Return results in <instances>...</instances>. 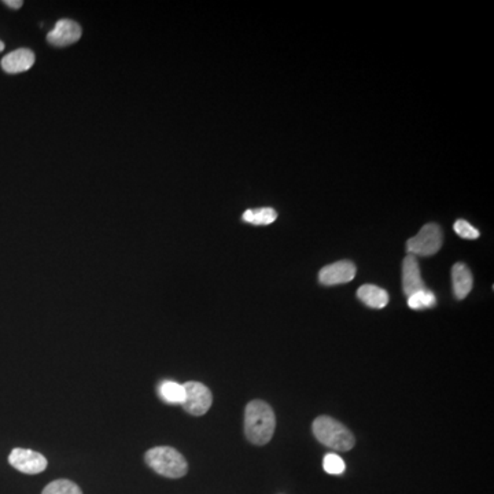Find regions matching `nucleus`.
Masks as SVG:
<instances>
[{"instance_id":"f257e3e1","label":"nucleus","mask_w":494,"mask_h":494,"mask_svg":"<svg viewBox=\"0 0 494 494\" xmlns=\"http://www.w3.org/2000/svg\"><path fill=\"white\" fill-rule=\"evenodd\" d=\"M276 418L274 409L261 400H254L247 404L245 411V434L246 438L263 446L268 444L275 433Z\"/></svg>"},{"instance_id":"f03ea898","label":"nucleus","mask_w":494,"mask_h":494,"mask_svg":"<svg viewBox=\"0 0 494 494\" xmlns=\"http://www.w3.org/2000/svg\"><path fill=\"white\" fill-rule=\"evenodd\" d=\"M312 430L320 444L333 451L347 452L354 446L356 440L351 431L329 416H319L313 422Z\"/></svg>"},{"instance_id":"7ed1b4c3","label":"nucleus","mask_w":494,"mask_h":494,"mask_svg":"<svg viewBox=\"0 0 494 494\" xmlns=\"http://www.w3.org/2000/svg\"><path fill=\"white\" fill-rule=\"evenodd\" d=\"M146 463L157 474L177 480L187 474L188 464L183 455L170 446H157L145 455Z\"/></svg>"},{"instance_id":"20e7f679","label":"nucleus","mask_w":494,"mask_h":494,"mask_svg":"<svg viewBox=\"0 0 494 494\" xmlns=\"http://www.w3.org/2000/svg\"><path fill=\"white\" fill-rule=\"evenodd\" d=\"M442 242L444 238L440 225L430 223L423 225L419 234L406 242V251L415 257H429L442 247Z\"/></svg>"},{"instance_id":"39448f33","label":"nucleus","mask_w":494,"mask_h":494,"mask_svg":"<svg viewBox=\"0 0 494 494\" xmlns=\"http://www.w3.org/2000/svg\"><path fill=\"white\" fill-rule=\"evenodd\" d=\"M184 387V401H183V408L194 416H202L205 415L213 402V395L212 391L199 382H187L183 384Z\"/></svg>"},{"instance_id":"423d86ee","label":"nucleus","mask_w":494,"mask_h":494,"mask_svg":"<svg viewBox=\"0 0 494 494\" xmlns=\"http://www.w3.org/2000/svg\"><path fill=\"white\" fill-rule=\"evenodd\" d=\"M8 463L19 473L34 475L40 474L47 469V459L34 451L15 448L8 456Z\"/></svg>"},{"instance_id":"0eeeda50","label":"nucleus","mask_w":494,"mask_h":494,"mask_svg":"<svg viewBox=\"0 0 494 494\" xmlns=\"http://www.w3.org/2000/svg\"><path fill=\"white\" fill-rule=\"evenodd\" d=\"M356 272V265L351 261L342 260L322 268L319 272V282L325 286L344 285L354 279Z\"/></svg>"},{"instance_id":"6e6552de","label":"nucleus","mask_w":494,"mask_h":494,"mask_svg":"<svg viewBox=\"0 0 494 494\" xmlns=\"http://www.w3.org/2000/svg\"><path fill=\"white\" fill-rule=\"evenodd\" d=\"M81 33L83 30L77 22L72 19H59L54 29L47 34V40L55 47H66L79 41Z\"/></svg>"},{"instance_id":"1a4fd4ad","label":"nucleus","mask_w":494,"mask_h":494,"mask_svg":"<svg viewBox=\"0 0 494 494\" xmlns=\"http://www.w3.org/2000/svg\"><path fill=\"white\" fill-rule=\"evenodd\" d=\"M402 287L406 297L426 289L420 275L418 258L411 254H408L402 263Z\"/></svg>"},{"instance_id":"9d476101","label":"nucleus","mask_w":494,"mask_h":494,"mask_svg":"<svg viewBox=\"0 0 494 494\" xmlns=\"http://www.w3.org/2000/svg\"><path fill=\"white\" fill-rule=\"evenodd\" d=\"M34 63V54L28 48H19L7 54L1 59V68L6 73L15 74L29 70Z\"/></svg>"},{"instance_id":"9b49d317","label":"nucleus","mask_w":494,"mask_h":494,"mask_svg":"<svg viewBox=\"0 0 494 494\" xmlns=\"http://www.w3.org/2000/svg\"><path fill=\"white\" fill-rule=\"evenodd\" d=\"M452 285L453 294L457 300H464L473 289V275L469 267L463 263H457L452 268Z\"/></svg>"},{"instance_id":"f8f14e48","label":"nucleus","mask_w":494,"mask_h":494,"mask_svg":"<svg viewBox=\"0 0 494 494\" xmlns=\"http://www.w3.org/2000/svg\"><path fill=\"white\" fill-rule=\"evenodd\" d=\"M357 297L369 308L382 309L389 304V294L386 290L373 286V285H364L358 289Z\"/></svg>"},{"instance_id":"ddd939ff","label":"nucleus","mask_w":494,"mask_h":494,"mask_svg":"<svg viewBox=\"0 0 494 494\" xmlns=\"http://www.w3.org/2000/svg\"><path fill=\"white\" fill-rule=\"evenodd\" d=\"M243 221L253 225H269L278 218V213L272 207H260V209H249L242 216Z\"/></svg>"},{"instance_id":"4468645a","label":"nucleus","mask_w":494,"mask_h":494,"mask_svg":"<svg viewBox=\"0 0 494 494\" xmlns=\"http://www.w3.org/2000/svg\"><path fill=\"white\" fill-rule=\"evenodd\" d=\"M435 304H437V298H435L434 293L427 289L416 291L415 294L408 297V307L415 311L429 309V308L435 307Z\"/></svg>"},{"instance_id":"2eb2a0df","label":"nucleus","mask_w":494,"mask_h":494,"mask_svg":"<svg viewBox=\"0 0 494 494\" xmlns=\"http://www.w3.org/2000/svg\"><path fill=\"white\" fill-rule=\"evenodd\" d=\"M160 394L169 404H183L185 393L183 384H178L172 380H166L160 387Z\"/></svg>"},{"instance_id":"dca6fc26","label":"nucleus","mask_w":494,"mask_h":494,"mask_svg":"<svg viewBox=\"0 0 494 494\" xmlns=\"http://www.w3.org/2000/svg\"><path fill=\"white\" fill-rule=\"evenodd\" d=\"M41 494H83V492L74 482L68 480H58L47 485Z\"/></svg>"},{"instance_id":"f3484780","label":"nucleus","mask_w":494,"mask_h":494,"mask_svg":"<svg viewBox=\"0 0 494 494\" xmlns=\"http://www.w3.org/2000/svg\"><path fill=\"white\" fill-rule=\"evenodd\" d=\"M323 467H325V471L331 475H340V474H343L346 464L342 460V457H339L338 455L327 453L323 460Z\"/></svg>"},{"instance_id":"a211bd4d","label":"nucleus","mask_w":494,"mask_h":494,"mask_svg":"<svg viewBox=\"0 0 494 494\" xmlns=\"http://www.w3.org/2000/svg\"><path fill=\"white\" fill-rule=\"evenodd\" d=\"M453 229L463 239H478L480 238V231L477 228H474L466 220H457L453 225Z\"/></svg>"},{"instance_id":"6ab92c4d","label":"nucleus","mask_w":494,"mask_h":494,"mask_svg":"<svg viewBox=\"0 0 494 494\" xmlns=\"http://www.w3.org/2000/svg\"><path fill=\"white\" fill-rule=\"evenodd\" d=\"M7 7H10V8H19L22 4H23V1L22 0H4L3 1Z\"/></svg>"},{"instance_id":"aec40b11","label":"nucleus","mask_w":494,"mask_h":494,"mask_svg":"<svg viewBox=\"0 0 494 494\" xmlns=\"http://www.w3.org/2000/svg\"><path fill=\"white\" fill-rule=\"evenodd\" d=\"M4 50V43L0 40V51H3Z\"/></svg>"}]
</instances>
